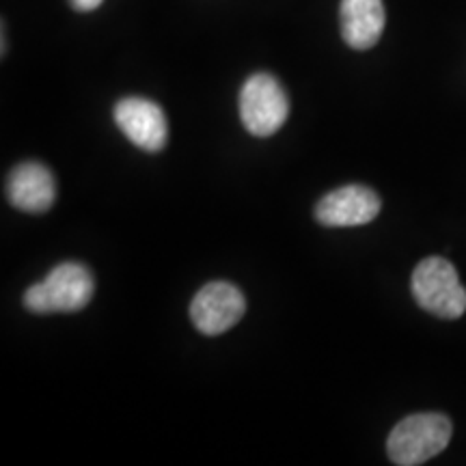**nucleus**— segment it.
<instances>
[{
  "mask_svg": "<svg viewBox=\"0 0 466 466\" xmlns=\"http://www.w3.org/2000/svg\"><path fill=\"white\" fill-rule=\"evenodd\" d=\"M451 421L439 412L410 415L395 425L389 434L387 453L393 464L417 466L445 450L451 441Z\"/></svg>",
  "mask_w": 466,
  "mask_h": 466,
  "instance_id": "obj_2",
  "label": "nucleus"
},
{
  "mask_svg": "<svg viewBox=\"0 0 466 466\" xmlns=\"http://www.w3.org/2000/svg\"><path fill=\"white\" fill-rule=\"evenodd\" d=\"M7 197L15 209L26 214H44L56 199L55 175L39 162H22L7 179Z\"/></svg>",
  "mask_w": 466,
  "mask_h": 466,
  "instance_id": "obj_8",
  "label": "nucleus"
},
{
  "mask_svg": "<svg viewBox=\"0 0 466 466\" xmlns=\"http://www.w3.org/2000/svg\"><path fill=\"white\" fill-rule=\"evenodd\" d=\"M96 294V279L91 270L76 261L52 268L44 281L31 285L25 294V307L31 313H74L89 305Z\"/></svg>",
  "mask_w": 466,
  "mask_h": 466,
  "instance_id": "obj_1",
  "label": "nucleus"
},
{
  "mask_svg": "<svg viewBox=\"0 0 466 466\" xmlns=\"http://www.w3.org/2000/svg\"><path fill=\"white\" fill-rule=\"evenodd\" d=\"M247 311V299L236 285L214 281L203 285L190 302V319L199 333L223 335L240 322Z\"/></svg>",
  "mask_w": 466,
  "mask_h": 466,
  "instance_id": "obj_5",
  "label": "nucleus"
},
{
  "mask_svg": "<svg viewBox=\"0 0 466 466\" xmlns=\"http://www.w3.org/2000/svg\"><path fill=\"white\" fill-rule=\"evenodd\" d=\"M412 296L417 305L441 319H458L466 311V289L456 268L442 258H428L412 272Z\"/></svg>",
  "mask_w": 466,
  "mask_h": 466,
  "instance_id": "obj_3",
  "label": "nucleus"
},
{
  "mask_svg": "<svg viewBox=\"0 0 466 466\" xmlns=\"http://www.w3.org/2000/svg\"><path fill=\"white\" fill-rule=\"evenodd\" d=\"M380 208V197L374 190L350 184L329 192L318 201L316 220L324 227H359L371 223Z\"/></svg>",
  "mask_w": 466,
  "mask_h": 466,
  "instance_id": "obj_7",
  "label": "nucleus"
},
{
  "mask_svg": "<svg viewBox=\"0 0 466 466\" xmlns=\"http://www.w3.org/2000/svg\"><path fill=\"white\" fill-rule=\"evenodd\" d=\"M341 35L354 50H370L382 37L384 5L382 0H341Z\"/></svg>",
  "mask_w": 466,
  "mask_h": 466,
  "instance_id": "obj_9",
  "label": "nucleus"
},
{
  "mask_svg": "<svg viewBox=\"0 0 466 466\" xmlns=\"http://www.w3.org/2000/svg\"><path fill=\"white\" fill-rule=\"evenodd\" d=\"M115 121L127 141H132L138 149L160 151L167 145V116L156 102L145 97H124L115 106Z\"/></svg>",
  "mask_w": 466,
  "mask_h": 466,
  "instance_id": "obj_6",
  "label": "nucleus"
},
{
  "mask_svg": "<svg viewBox=\"0 0 466 466\" xmlns=\"http://www.w3.org/2000/svg\"><path fill=\"white\" fill-rule=\"evenodd\" d=\"M69 3L76 11H93L100 7L104 0H69Z\"/></svg>",
  "mask_w": 466,
  "mask_h": 466,
  "instance_id": "obj_10",
  "label": "nucleus"
},
{
  "mask_svg": "<svg viewBox=\"0 0 466 466\" xmlns=\"http://www.w3.org/2000/svg\"><path fill=\"white\" fill-rule=\"evenodd\" d=\"M289 116V100L272 74H253L240 91V119L253 137H272Z\"/></svg>",
  "mask_w": 466,
  "mask_h": 466,
  "instance_id": "obj_4",
  "label": "nucleus"
}]
</instances>
